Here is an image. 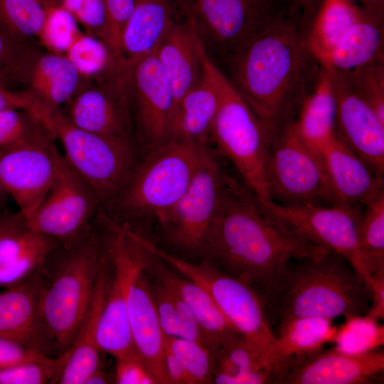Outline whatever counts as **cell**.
<instances>
[{"label": "cell", "mask_w": 384, "mask_h": 384, "mask_svg": "<svg viewBox=\"0 0 384 384\" xmlns=\"http://www.w3.org/2000/svg\"><path fill=\"white\" fill-rule=\"evenodd\" d=\"M12 109L27 110L34 113V102L25 90L12 91L8 89L7 83L0 79V112Z\"/></svg>", "instance_id": "f907efd6"}, {"label": "cell", "mask_w": 384, "mask_h": 384, "mask_svg": "<svg viewBox=\"0 0 384 384\" xmlns=\"http://www.w3.org/2000/svg\"><path fill=\"white\" fill-rule=\"evenodd\" d=\"M55 0H0V32L18 45L38 40Z\"/></svg>", "instance_id": "e575fe53"}, {"label": "cell", "mask_w": 384, "mask_h": 384, "mask_svg": "<svg viewBox=\"0 0 384 384\" xmlns=\"http://www.w3.org/2000/svg\"><path fill=\"white\" fill-rule=\"evenodd\" d=\"M61 245L30 228L25 218L0 235V287L11 286L41 268Z\"/></svg>", "instance_id": "4316f807"}, {"label": "cell", "mask_w": 384, "mask_h": 384, "mask_svg": "<svg viewBox=\"0 0 384 384\" xmlns=\"http://www.w3.org/2000/svg\"><path fill=\"white\" fill-rule=\"evenodd\" d=\"M226 174L217 152L212 147L206 149L186 191L156 220L175 246L198 255L216 212Z\"/></svg>", "instance_id": "4fadbf2b"}, {"label": "cell", "mask_w": 384, "mask_h": 384, "mask_svg": "<svg viewBox=\"0 0 384 384\" xmlns=\"http://www.w3.org/2000/svg\"><path fill=\"white\" fill-rule=\"evenodd\" d=\"M128 89L134 138L144 156L176 134L175 100L154 52L129 69Z\"/></svg>", "instance_id": "5bb4252c"}, {"label": "cell", "mask_w": 384, "mask_h": 384, "mask_svg": "<svg viewBox=\"0 0 384 384\" xmlns=\"http://www.w3.org/2000/svg\"><path fill=\"white\" fill-rule=\"evenodd\" d=\"M97 343L101 353L114 358L137 349L122 290L112 270L98 321Z\"/></svg>", "instance_id": "836d02e7"}, {"label": "cell", "mask_w": 384, "mask_h": 384, "mask_svg": "<svg viewBox=\"0 0 384 384\" xmlns=\"http://www.w3.org/2000/svg\"><path fill=\"white\" fill-rule=\"evenodd\" d=\"M23 220L24 218L19 211L16 213L0 214V235L14 228Z\"/></svg>", "instance_id": "db71d44e"}, {"label": "cell", "mask_w": 384, "mask_h": 384, "mask_svg": "<svg viewBox=\"0 0 384 384\" xmlns=\"http://www.w3.org/2000/svg\"><path fill=\"white\" fill-rule=\"evenodd\" d=\"M60 4L90 35L100 37L105 23L102 0H62Z\"/></svg>", "instance_id": "7dc6e473"}, {"label": "cell", "mask_w": 384, "mask_h": 384, "mask_svg": "<svg viewBox=\"0 0 384 384\" xmlns=\"http://www.w3.org/2000/svg\"><path fill=\"white\" fill-rule=\"evenodd\" d=\"M151 276V294L163 336L185 338L183 323L173 292L160 280Z\"/></svg>", "instance_id": "f6af8a7d"}, {"label": "cell", "mask_w": 384, "mask_h": 384, "mask_svg": "<svg viewBox=\"0 0 384 384\" xmlns=\"http://www.w3.org/2000/svg\"><path fill=\"white\" fill-rule=\"evenodd\" d=\"M203 67L201 80L180 101L174 138H181L201 150L211 147V131L218 107L217 90L204 64Z\"/></svg>", "instance_id": "4dcf8cb0"}, {"label": "cell", "mask_w": 384, "mask_h": 384, "mask_svg": "<svg viewBox=\"0 0 384 384\" xmlns=\"http://www.w3.org/2000/svg\"><path fill=\"white\" fill-rule=\"evenodd\" d=\"M34 45H18L0 32V78L6 83L14 82L16 73Z\"/></svg>", "instance_id": "c3c4849f"}, {"label": "cell", "mask_w": 384, "mask_h": 384, "mask_svg": "<svg viewBox=\"0 0 384 384\" xmlns=\"http://www.w3.org/2000/svg\"><path fill=\"white\" fill-rule=\"evenodd\" d=\"M6 196L8 195L0 182V206Z\"/></svg>", "instance_id": "9f6ffc18"}, {"label": "cell", "mask_w": 384, "mask_h": 384, "mask_svg": "<svg viewBox=\"0 0 384 384\" xmlns=\"http://www.w3.org/2000/svg\"><path fill=\"white\" fill-rule=\"evenodd\" d=\"M205 150L178 137L148 152L139 159L118 196L101 209L112 220L131 228L142 221L157 220L186 191Z\"/></svg>", "instance_id": "8992f818"}, {"label": "cell", "mask_w": 384, "mask_h": 384, "mask_svg": "<svg viewBox=\"0 0 384 384\" xmlns=\"http://www.w3.org/2000/svg\"><path fill=\"white\" fill-rule=\"evenodd\" d=\"M330 74L336 100V134L379 176H384V122L338 72Z\"/></svg>", "instance_id": "ac0fdd59"}, {"label": "cell", "mask_w": 384, "mask_h": 384, "mask_svg": "<svg viewBox=\"0 0 384 384\" xmlns=\"http://www.w3.org/2000/svg\"><path fill=\"white\" fill-rule=\"evenodd\" d=\"M86 80L63 113L75 127L105 137L136 142L129 98V73L110 68Z\"/></svg>", "instance_id": "9a60e30c"}, {"label": "cell", "mask_w": 384, "mask_h": 384, "mask_svg": "<svg viewBox=\"0 0 384 384\" xmlns=\"http://www.w3.org/2000/svg\"><path fill=\"white\" fill-rule=\"evenodd\" d=\"M203 61L218 95L210 145L228 159L245 185L262 201H269L265 161L276 127L267 124L251 110L203 48Z\"/></svg>", "instance_id": "52a82bcc"}, {"label": "cell", "mask_w": 384, "mask_h": 384, "mask_svg": "<svg viewBox=\"0 0 384 384\" xmlns=\"http://www.w3.org/2000/svg\"><path fill=\"white\" fill-rule=\"evenodd\" d=\"M365 12L353 0H322L306 33L308 46L321 65L326 64L339 40Z\"/></svg>", "instance_id": "1f68e13d"}, {"label": "cell", "mask_w": 384, "mask_h": 384, "mask_svg": "<svg viewBox=\"0 0 384 384\" xmlns=\"http://www.w3.org/2000/svg\"><path fill=\"white\" fill-rule=\"evenodd\" d=\"M339 73L384 122L383 60L351 72Z\"/></svg>", "instance_id": "7bdbcfd3"}, {"label": "cell", "mask_w": 384, "mask_h": 384, "mask_svg": "<svg viewBox=\"0 0 384 384\" xmlns=\"http://www.w3.org/2000/svg\"><path fill=\"white\" fill-rule=\"evenodd\" d=\"M164 346L177 358L190 384L213 383V351L201 343L164 336Z\"/></svg>", "instance_id": "74e56055"}, {"label": "cell", "mask_w": 384, "mask_h": 384, "mask_svg": "<svg viewBox=\"0 0 384 384\" xmlns=\"http://www.w3.org/2000/svg\"><path fill=\"white\" fill-rule=\"evenodd\" d=\"M371 289L350 262L327 250L288 262L282 274L267 317L273 331L296 317L340 316L366 314Z\"/></svg>", "instance_id": "3957f363"}, {"label": "cell", "mask_w": 384, "mask_h": 384, "mask_svg": "<svg viewBox=\"0 0 384 384\" xmlns=\"http://www.w3.org/2000/svg\"><path fill=\"white\" fill-rule=\"evenodd\" d=\"M367 13L383 16L384 0H357Z\"/></svg>", "instance_id": "11a10c76"}, {"label": "cell", "mask_w": 384, "mask_h": 384, "mask_svg": "<svg viewBox=\"0 0 384 384\" xmlns=\"http://www.w3.org/2000/svg\"><path fill=\"white\" fill-rule=\"evenodd\" d=\"M370 287L371 303L366 315L380 321L384 319V277L373 279Z\"/></svg>", "instance_id": "816d5d0a"}, {"label": "cell", "mask_w": 384, "mask_h": 384, "mask_svg": "<svg viewBox=\"0 0 384 384\" xmlns=\"http://www.w3.org/2000/svg\"><path fill=\"white\" fill-rule=\"evenodd\" d=\"M336 326L331 319L314 316L296 317L280 324L260 358L273 383L280 384L291 370L332 343Z\"/></svg>", "instance_id": "ffe728a7"}, {"label": "cell", "mask_w": 384, "mask_h": 384, "mask_svg": "<svg viewBox=\"0 0 384 384\" xmlns=\"http://www.w3.org/2000/svg\"><path fill=\"white\" fill-rule=\"evenodd\" d=\"M102 2L105 12V23L100 39L108 50L110 67L124 69L121 41L134 0H102Z\"/></svg>", "instance_id": "ab89813d"}, {"label": "cell", "mask_w": 384, "mask_h": 384, "mask_svg": "<svg viewBox=\"0 0 384 384\" xmlns=\"http://www.w3.org/2000/svg\"><path fill=\"white\" fill-rule=\"evenodd\" d=\"M336 100L329 72L321 66L317 80L302 102L295 118L304 142L321 155L336 135Z\"/></svg>", "instance_id": "f546056e"}, {"label": "cell", "mask_w": 384, "mask_h": 384, "mask_svg": "<svg viewBox=\"0 0 384 384\" xmlns=\"http://www.w3.org/2000/svg\"><path fill=\"white\" fill-rule=\"evenodd\" d=\"M143 240L164 263L203 287L233 327L262 356L275 336L265 306L251 287L207 261L190 262L159 248L146 237Z\"/></svg>", "instance_id": "8fae6325"}, {"label": "cell", "mask_w": 384, "mask_h": 384, "mask_svg": "<svg viewBox=\"0 0 384 384\" xmlns=\"http://www.w3.org/2000/svg\"><path fill=\"white\" fill-rule=\"evenodd\" d=\"M260 201L287 225L346 258L370 286L371 277L358 241L363 206H283L270 201Z\"/></svg>", "instance_id": "e0dca14e"}, {"label": "cell", "mask_w": 384, "mask_h": 384, "mask_svg": "<svg viewBox=\"0 0 384 384\" xmlns=\"http://www.w3.org/2000/svg\"><path fill=\"white\" fill-rule=\"evenodd\" d=\"M106 260L95 223L87 238L72 247H59L46 259L43 266L45 287L40 314L53 357H58L71 348Z\"/></svg>", "instance_id": "277c9868"}, {"label": "cell", "mask_w": 384, "mask_h": 384, "mask_svg": "<svg viewBox=\"0 0 384 384\" xmlns=\"http://www.w3.org/2000/svg\"><path fill=\"white\" fill-rule=\"evenodd\" d=\"M334 205L364 206L384 193L377 174L336 133L321 152Z\"/></svg>", "instance_id": "603a6c76"}, {"label": "cell", "mask_w": 384, "mask_h": 384, "mask_svg": "<svg viewBox=\"0 0 384 384\" xmlns=\"http://www.w3.org/2000/svg\"><path fill=\"white\" fill-rule=\"evenodd\" d=\"M327 250L272 214L245 185L226 174L198 255L251 287L267 315L288 262Z\"/></svg>", "instance_id": "6da1fadb"}, {"label": "cell", "mask_w": 384, "mask_h": 384, "mask_svg": "<svg viewBox=\"0 0 384 384\" xmlns=\"http://www.w3.org/2000/svg\"><path fill=\"white\" fill-rule=\"evenodd\" d=\"M304 20L302 16L277 23L222 58L230 83L273 127L295 118L321 71L307 44Z\"/></svg>", "instance_id": "7a4b0ae2"}, {"label": "cell", "mask_w": 384, "mask_h": 384, "mask_svg": "<svg viewBox=\"0 0 384 384\" xmlns=\"http://www.w3.org/2000/svg\"><path fill=\"white\" fill-rule=\"evenodd\" d=\"M336 326L332 343L336 350L359 355L381 348L384 346V325L366 314L344 318Z\"/></svg>", "instance_id": "8d00e7d4"}, {"label": "cell", "mask_w": 384, "mask_h": 384, "mask_svg": "<svg viewBox=\"0 0 384 384\" xmlns=\"http://www.w3.org/2000/svg\"><path fill=\"white\" fill-rule=\"evenodd\" d=\"M383 16L365 12L341 37L323 67L346 73L383 61Z\"/></svg>", "instance_id": "f1b7e54d"}, {"label": "cell", "mask_w": 384, "mask_h": 384, "mask_svg": "<svg viewBox=\"0 0 384 384\" xmlns=\"http://www.w3.org/2000/svg\"><path fill=\"white\" fill-rule=\"evenodd\" d=\"M114 383L117 384H156L147 364L134 350L115 358Z\"/></svg>", "instance_id": "bcb514c9"}, {"label": "cell", "mask_w": 384, "mask_h": 384, "mask_svg": "<svg viewBox=\"0 0 384 384\" xmlns=\"http://www.w3.org/2000/svg\"><path fill=\"white\" fill-rule=\"evenodd\" d=\"M265 177L269 201L283 206L334 205L322 156L299 135L295 118L273 130Z\"/></svg>", "instance_id": "30bf717a"}, {"label": "cell", "mask_w": 384, "mask_h": 384, "mask_svg": "<svg viewBox=\"0 0 384 384\" xmlns=\"http://www.w3.org/2000/svg\"><path fill=\"white\" fill-rule=\"evenodd\" d=\"M176 11L174 0H134L121 41L126 70L154 52Z\"/></svg>", "instance_id": "484cf974"}, {"label": "cell", "mask_w": 384, "mask_h": 384, "mask_svg": "<svg viewBox=\"0 0 384 384\" xmlns=\"http://www.w3.org/2000/svg\"><path fill=\"white\" fill-rule=\"evenodd\" d=\"M300 1L302 2V4L305 8L309 9V7L310 6L311 4V0H300Z\"/></svg>", "instance_id": "6f0895ef"}, {"label": "cell", "mask_w": 384, "mask_h": 384, "mask_svg": "<svg viewBox=\"0 0 384 384\" xmlns=\"http://www.w3.org/2000/svg\"><path fill=\"white\" fill-rule=\"evenodd\" d=\"M68 356L66 352L56 358L48 357L0 368V384L56 383Z\"/></svg>", "instance_id": "60d3db41"}, {"label": "cell", "mask_w": 384, "mask_h": 384, "mask_svg": "<svg viewBox=\"0 0 384 384\" xmlns=\"http://www.w3.org/2000/svg\"><path fill=\"white\" fill-rule=\"evenodd\" d=\"M100 208L94 191L63 156L53 184L25 220L30 228L70 247L90 234Z\"/></svg>", "instance_id": "7c38bea8"}, {"label": "cell", "mask_w": 384, "mask_h": 384, "mask_svg": "<svg viewBox=\"0 0 384 384\" xmlns=\"http://www.w3.org/2000/svg\"><path fill=\"white\" fill-rule=\"evenodd\" d=\"M95 225L112 274L125 301L136 347L156 384H167L164 336L151 290V252L132 229L110 218L101 209Z\"/></svg>", "instance_id": "5b68a950"}, {"label": "cell", "mask_w": 384, "mask_h": 384, "mask_svg": "<svg viewBox=\"0 0 384 384\" xmlns=\"http://www.w3.org/2000/svg\"><path fill=\"white\" fill-rule=\"evenodd\" d=\"M213 358V383H273L271 373L261 363V355L242 336L215 350Z\"/></svg>", "instance_id": "d6a6232c"}, {"label": "cell", "mask_w": 384, "mask_h": 384, "mask_svg": "<svg viewBox=\"0 0 384 384\" xmlns=\"http://www.w3.org/2000/svg\"><path fill=\"white\" fill-rule=\"evenodd\" d=\"M82 78L62 53H43L34 46L23 62L16 82L25 85L39 117L60 108L78 92Z\"/></svg>", "instance_id": "d6986e66"}, {"label": "cell", "mask_w": 384, "mask_h": 384, "mask_svg": "<svg viewBox=\"0 0 384 384\" xmlns=\"http://www.w3.org/2000/svg\"><path fill=\"white\" fill-rule=\"evenodd\" d=\"M383 348L364 354L323 348L291 370L280 384H369L383 377Z\"/></svg>", "instance_id": "44dd1931"}, {"label": "cell", "mask_w": 384, "mask_h": 384, "mask_svg": "<svg viewBox=\"0 0 384 384\" xmlns=\"http://www.w3.org/2000/svg\"><path fill=\"white\" fill-rule=\"evenodd\" d=\"M41 119L60 142L65 161L92 188L100 208L107 207L122 191L139 160L137 144L80 129L60 108Z\"/></svg>", "instance_id": "9c48e42d"}, {"label": "cell", "mask_w": 384, "mask_h": 384, "mask_svg": "<svg viewBox=\"0 0 384 384\" xmlns=\"http://www.w3.org/2000/svg\"><path fill=\"white\" fill-rule=\"evenodd\" d=\"M48 129L9 149L0 151V182L19 208L29 218L53 184L63 155Z\"/></svg>", "instance_id": "2e32d148"}, {"label": "cell", "mask_w": 384, "mask_h": 384, "mask_svg": "<svg viewBox=\"0 0 384 384\" xmlns=\"http://www.w3.org/2000/svg\"><path fill=\"white\" fill-rule=\"evenodd\" d=\"M203 50L201 41L187 20L174 21L154 50L175 100L176 119L181 100L203 75Z\"/></svg>", "instance_id": "cb8c5ba5"}, {"label": "cell", "mask_w": 384, "mask_h": 384, "mask_svg": "<svg viewBox=\"0 0 384 384\" xmlns=\"http://www.w3.org/2000/svg\"><path fill=\"white\" fill-rule=\"evenodd\" d=\"M110 277L111 269L107 257L98 277L91 304L68 351V358L56 383L85 384L88 376L102 363L97 333Z\"/></svg>", "instance_id": "83f0119b"}, {"label": "cell", "mask_w": 384, "mask_h": 384, "mask_svg": "<svg viewBox=\"0 0 384 384\" xmlns=\"http://www.w3.org/2000/svg\"><path fill=\"white\" fill-rule=\"evenodd\" d=\"M358 241L371 280L384 277V193L363 206Z\"/></svg>", "instance_id": "d590c367"}, {"label": "cell", "mask_w": 384, "mask_h": 384, "mask_svg": "<svg viewBox=\"0 0 384 384\" xmlns=\"http://www.w3.org/2000/svg\"><path fill=\"white\" fill-rule=\"evenodd\" d=\"M49 129L33 112L12 109L0 112V151L21 144Z\"/></svg>", "instance_id": "b9f144b4"}, {"label": "cell", "mask_w": 384, "mask_h": 384, "mask_svg": "<svg viewBox=\"0 0 384 384\" xmlns=\"http://www.w3.org/2000/svg\"><path fill=\"white\" fill-rule=\"evenodd\" d=\"M206 51L221 58L271 26L304 16L300 0H174Z\"/></svg>", "instance_id": "ba28073f"}, {"label": "cell", "mask_w": 384, "mask_h": 384, "mask_svg": "<svg viewBox=\"0 0 384 384\" xmlns=\"http://www.w3.org/2000/svg\"><path fill=\"white\" fill-rule=\"evenodd\" d=\"M149 250L151 253L149 264V274L174 291L186 303L214 351L242 336L229 323L203 287L170 269Z\"/></svg>", "instance_id": "d4e9b609"}, {"label": "cell", "mask_w": 384, "mask_h": 384, "mask_svg": "<svg viewBox=\"0 0 384 384\" xmlns=\"http://www.w3.org/2000/svg\"><path fill=\"white\" fill-rule=\"evenodd\" d=\"M80 31L77 21L59 3L50 9L38 41L48 51L64 54Z\"/></svg>", "instance_id": "ee69618b"}, {"label": "cell", "mask_w": 384, "mask_h": 384, "mask_svg": "<svg viewBox=\"0 0 384 384\" xmlns=\"http://www.w3.org/2000/svg\"><path fill=\"white\" fill-rule=\"evenodd\" d=\"M114 383V373L106 370L101 363L87 378L85 384H107Z\"/></svg>", "instance_id": "f5cc1de1"}, {"label": "cell", "mask_w": 384, "mask_h": 384, "mask_svg": "<svg viewBox=\"0 0 384 384\" xmlns=\"http://www.w3.org/2000/svg\"><path fill=\"white\" fill-rule=\"evenodd\" d=\"M48 357L50 356L19 342L0 338V368Z\"/></svg>", "instance_id": "681fc988"}, {"label": "cell", "mask_w": 384, "mask_h": 384, "mask_svg": "<svg viewBox=\"0 0 384 384\" xmlns=\"http://www.w3.org/2000/svg\"><path fill=\"white\" fill-rule=\"evenodd\" d=\"M64 55L85 79H92L102 75L110 66V55L103 42L81 31Z\"/></svg>", "instance_id": "f35d334b"}, {"label": "cell", "mask_w": 384, "mask_h": 384, "mask_svg": "<svg viewBox=\"0 0 384 384\" xmlns=\"http://www.w3.org/2000/svg\"><path fill=\"white\" fill-rule=\"evenodd\" d=\"M44 287L42 267L0 292V338L19 342L52 357L40 314Z\"/></svg>", "instance_id": "7402d4cb"}]
</instances>
